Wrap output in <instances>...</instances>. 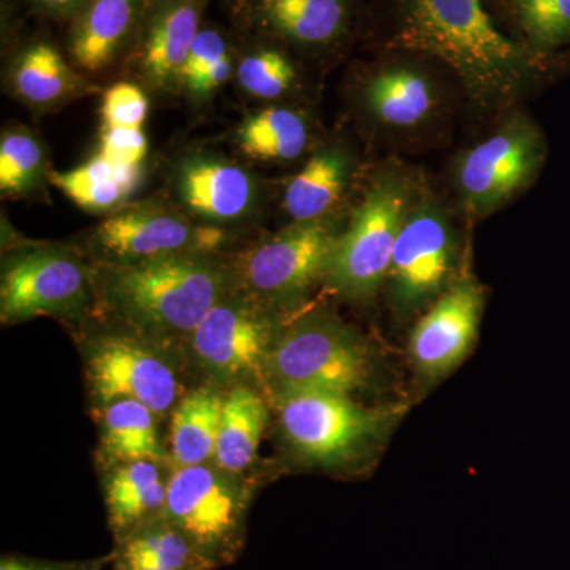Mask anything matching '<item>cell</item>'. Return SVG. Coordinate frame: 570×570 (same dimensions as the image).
Wrapping results in <instances>:
<instances>
[{
	"instance_id": "7c38bea8",
	"label": "cell",
	"mask_w": 570,
	"mask_h": 570,
	"mask_svg": "<svg viewBox=\"0 0 570 570\" xmlns=\"http://www.w3.org/2000/svg\"><path fill=\"white\" fill-rule=\"evenodd\" d=\"M209 0H146L129 55L138 77L157 91L181 88V70L204 26Z\"/></svg>"
},
{
	"instance_id": "8fae6325",
	"label": "cell",
	"mask_w": 570,
	"mask_h": 570,
	"mask_svg": "<svg viewBox=\"0 0 570 570\" xmlns=\"http://www.w3.org/2000/svg\"><path fill=\"white\" fill-rule=\"evenodd\" d=\"M272 341V324L261 307L228 294L190 333L195 355L220 379L246 377L266 367Z\"/></svg>"
},
{
	"instance_id": "7402d4cb",
	"label": "cell",
	"mask_w": 570,
	"mask_h": 570,
	"mask_svg": "<svg viewBox=\"0 0 570 570\" xmlns=\"http://www.w3.org/2000/svg\"><path fill=\"white\" fill-rule=\"evenodd\" d=\"M140 178V167L115 163L102 153L73 170L51 175L52 184L70 200L92 213L118 209L135 193Z\"/></svg>"
},
{
	"instance_id": "f546056e",
	"label": "cell",
	"mask_w": 570,
	"mask_h": 570,
	"mask_svg": "<svg viewBox=\"0 0 570 570\" xmlns=\"http://www.w3.org/2000/svg\"><path fill=\"white\" fill-rule=\"evenodd\" d=\"M43 170V148L32 134L13 130L0 141V189L3 194L29 193Z\"/></svg>"
},
{
	"instance_id": "d6986e66",
	"label": "cell",
	"mask_w": 570,
	"mask_h": 570,
	"mask_svg": "<svg viewBox=\"0 0 570 570\" xmlns=\"http://www.w3.org/2000/svg\"><path fill=\"white\" fill-rule=\"evenodd\" d=\"M10 82L18 97L36 107L58 105L91 88L43 37L20 45L11 61Z\"/></svg>"
},
{
	"instance_id": "30bf717a",
	"label": "cell",
	"mask_w": 570,
	"mask_h": 570,
	"mask_svg": "<svg viewBox=\"0 0 570 570\" xmlns=\"http://www.w3.org/2000/svg\"><path fill=\"white\" fill-rule=\"evenodd\" d=\"M337 236L322 223L298 224L255 246L243 276L255 294L287 299L303 294L328 272Z\"/></svg>"
},
{
	"instance_id": "e0dca14e",
	"label": "cell",
	"mask_w": 570,
	"mask_h": 570,
	"mask_svg": "<svg viewBox=\"0 0 570 570\" xmlns=\"http://www.w3.org/2000/svg\"><path fill=\"white\" fill-rule=\"evenodd\" d=\"M146 0H89L69 22L67 51L82 71L110 69L129 58Z\"/></svg>"
},
{
	"instance_id": "4316f807",
	"label": "cell",
	"mask_w": 570,
	"mask_h": 570,
	"mask_svg": "<svg viewBox=\"0 0 570 570\" xmlns=\"http://www.w3.org/2000/svg\"><path fill=\"white\" fill-rule=\"evenodd\" d=\"M238 145L253 159H295L307 145L305 118L288 108H266L242 124Z\"/></svg>"
},
{
	"instance_id": "5bb4252c",
	"label": "cell",
	"mask_w": 570,
	"mask_h": 570,
	"mask_svg": "<svg viewBox=\"0 0 570 570\" xmlns=\"http://www.w3.org/2000/svg\"><path fill=\"white\" fill-rule=\"evenodd\" d=\"M89 381L105 403L135 400L164 414L178 397V381L159 356L134 341L107 340L89 358Z\"/></svg>"
},
{
	"instance_id": "cb8c5ba5",
	"label": "cell",
	"mask_w": 570,
	"mask_h": 570,
	"mask_svg": "<svg viewBox=\"0 0 570 570\" xmlns=\"http://www.w3.org/2000/svg\"><path fill=\"white\" fill-rule=\"evenodd\" d=\"M347 160L340 149H322L288 181L284 208L296 224L317 223L340 200Z\"/></svg>"
},
{
	"instance_id": "6da1fadb",
	"label": "cell",
	"mask_w": 570,
	"mask_h": 570,
	"mask_svg": "<svg viewBox=\"0 0 570 570\" xmlns=\"http://www.w3.org/2000/svg\"><path fill=\"white\" fill-rule=\"evenodd\" d=\"M393 43L444 62L485 104L515 92L535 67L530 52L498 31L480 0H400Z\"/></svg>"
},
{
	"instance_id": "ac0fdd59",
	"label": "cell",
	"mask_w": 570,
	"mask_h": 570,
	"mask_svg": "<svg viewBox=\"0 0 570 570\" xmlns=\"http://www.w3.org/2000/svg\"><path fill=\"white\" fill-rule=\"evenodd\" d=\"M178 194L190 213L213 223H228L253 208V176L216 157H194L178 171Z\"/></svg>"
},
{
	"instance_id": "9c48e42d",
	"label": "cell",
	"mask_w": 570,
	"mask_h": 570,
	"mask_svg": "<svg viewBox=\"0 0 570 570\" xmlns=\"http://www.w3.org/2000/svg\"><path fill=\"white\" fill-rule=\"evenodd\" d=\"M88 295V277L73 255L36 249L9 258L0 284L3 322H21L80 307Z\"/></svg>"
},
{
	"instance_id": "8d00e7d4",
	"label": "cell",
	"mask_w": 570,
	"mask_h": 570,
	"mask_svg": "<svg viewBox=\"0 0 570 570\" xmlns=\"http://www.w3.org/2000/svg\"><path fill=\"white\" fill-rule=\"evenodd\" d=\"M108 570H119V569H118V568H116V566H115V564H112V566H111V568H110V569H108Z\"/></svg>"
},
{
	"instance_id": "9a60e30c",
	"label": "cell",
	"mask_w": 570,
	"mask_h": 570,
	"mask_svg": "<svg viewBox=\"0 0 570 570\" xmlns=\"http://www.w3.org/2000/svg\"><path fill=\"white\" fill-rule=\"evenodd\" d=\"M453 239L438 209L407 213L393 249L390 276L397 298L415 305L441 291L452 268Z\"/></svg>"
},
{
	"instance_id": "1f68e13d",
	"label": "cell",
	"mask_w": 570,
	"mask_h": 570,
	"mask_svg": "<svg viewBox=\"0 0 570 570\" xmlns=\"http://www.w3.org/2000/svg\"><path fill=\"white\" fill-rule=\"evenodd\" d=\"M234 55L230 41L220 29L214 26H202L193 47L187 52L186 62L181 70V88L189 91L190 88L214 69L223 59Z\"/></svg>"
},
{
	"instance_id": "83f0119b",
	"label": "cell",
	"mask_w": 570,
	"mask_h": 570,
	"mask_svg": "<svg viewBox=\"0 0 570 570\" xmlns=\"http://www.w3.org/2000/svg\"><path fill=\"white\" fill-rule=\"evenodd\" d=\"M154 412L135 400H116L104 412L105 449L124 461L160 460Z\"/></svg>"
},
{
	"instance_id": "ffe728a7",
	"label": "cell",
	"mask_w": 570,
	"mask_h": 570,
	"mask_svg": "<svg viewBox=\"0 0 570 570\" xmlns=\"http://www.w3.org/2000/svg\"><path fill=\"white\" fill-rule=\"evenodd\" d=\"M167 485L153 460L127 461L107 485V512L119 542L145 524L163 519Z\"/></svg>"
},
{
	"instance_id": "4dcf8cb0",
	"label": "cell",
	"mask_w": 570,
	"mask_h": 570,
	"mask_svg": "<svg viewBox=\"0 0 570 570\" xmlns=\"http://www.w3.org/2000/svg\"><path fill=\"white\" fill-rule=\"evenodd\" d=\"M530 39L553 48L570 41V0H513Z\"/></svg>"
},
{
	"instance_id": "8992f818",
	"label": "cell",
	"mask_w": 570,
	"mask_h": 570,
	"mask_svg": "<svg viewBox=\"0 0 570 570\" xmlns=\"http://www.w3.org/2000/svg\"><path fill=\"white\" fill-rule=\"evenodd\" d=\"M387 415L358 406L348 395L333 392H285L281 425L302 455L336 463L354 455L376 436Z\"/></svg>"
},
{
	"instance_id": "d590c367",
	"label": "cell",
	"mask_w": 570,
	"mask_h": 570,
	"mask_svg": "<svg viewBox=\"0 0 570 570\" xmlns=\"http://www.w3.org/2000/svg\"><path fill=\"white\" fill-rule=\"evenodd\" d=\"M104 562H48L22 557H2L0 570H102Z\"/></svg>"
},
{
	"instance_id": "e575fe53",
	"label": "cell",
	"mask_w": 570,
	"mask_h": 570,
	"mask_svg": "<svg viewBox=\"0 0 570 570\" xmlns=\"http://www.w3.org/2000/svg\"><path fill=\"white\" fill-rule=\"evenodd\" d=\"M89 0H26L29 11L45 20L70 22Z\"/></svg>"
},
{
	"instance_id": "ba28073f",
	"label": "cell",
	"mask_w": 570,
	"mask_h": 570,
	"mask_svg": "<svg viewBox=\"0 0 570 570\" xmlns=\"http://www.w3.org/2000/svg\"><path fill=\"white\" fill-rule=\"evenodd\" d=\"M225 239L220 228L198 227L184 214L165 205L140 204L119 209L94 234V243L121 265L212 253Z\"/></svg>"
},
{
	"instance_id": "484cf974",
	"label": "cell",
	"mask_w": 570,
	"mask_h": 570,
	"mask_svg": "<svg viewBox=\"0 0 570 570\" xmlns=\"http://www.w3.org/2000/svg\"><path fill=\"white\" fill-rule=\"evenodd\" d=\"M224 400L209 389L195 390L178 404L171 423V448L179 468L214 459Z\"/></svg>"
},
{
	"instance_id": "277c9868",
	"label": "cell",
	"mask_w": 570,
	"mask_h": 570,
	"mask_svg": "<svg viewBox=\"0 0 570 570\" xmlns=\"http://www.w3.org/2000/svg\"><path fill=\"white\" fill-rule=\"evenodd\" d=\"M266 367L285 392H333L348 395L370 377V356L362 341L347 328L313 318L281 337Z\"/></svg>"
},
{
	"instance_id": "52a82bcc",
	"label": "cell",
	"mask_w": 570,
	"mask_h": 570,
	"mask_svg": "<svg viewBox=\"0 0 570 570\" xmlns=\"http://www.w3.org/2000/svg\"><path fill=\"white\" fill-rule=\"evenodd\" d=\"M546 142L532 124L517 119L464 154L459 186L472 213L483 216L523 189L542 167Z\"/></svg>"
},
{
	"instance_id": "d6a6232c",
	"label": "cell",
	"mask_w": 570,
	"mask_h": 570,
	"mask_svg": "<svg viewBox=\"0 0 570 570\" xmlns=\"http://www.w3.org/2000/svg\"><path fill=\"white\" fill-rule=\"evenodd\" d=\"M149 112V100L135 82H116L104 97L105 127L141 129Z\"/></svg>"
},
{
	"instance_id": "836d02e7",
	"label": "cell",
	"mask_w": 570,
	"mask_h": 570,
	"mask_svg": "<svg viewBox=\"0 0 570 570\" xmlns=\"http://www.w3.org/2000/svg\"><path fill=\"white\" fill-rule=\"evenodd\" d=\"M100 153L115 163L140 167L148 154V138L141 129L105 127Z\"/></svg>"
},
{
	"instance_id": "4fadbf2b",
	"label": "cell",
	"mask_w": 570,
	"mask_h": 570,
	"mask_svg": "<svg viewBox=\"0 0 570 570\" xmlns=\"http://www.w3.org/2000/svg\"><path fill=\"white\" fill-rule=\"evenodd\" d=\"M242 31L303 50H330L346 39L352 0H232Z\"/></svg>"
},
{
	"instance_id": "5b68a950",
	"label": "cell",
	"mask_w": 570,
	"mask_h": 570,
	"mask_svg": "<svg viewBox=\"0 0 570 570\" xmlns=\"http://www.w3.org/2000/svg\"><path fill=\"white\" fill-rule=\"evenodd\" d=\"M406 206V190L401 184L385 179L371 187L333 247L326 276L337 291L362 298L381 287L392 266Z\"/></svg>"
},
{
	"instance_id": "7a4b0ae2",
	"label": "cell",
	"mask_w": 570,
	"mask_h": 570,
	"mask_svg": "<svg viewBox=\"0 0 570 570\" xmlns=\"http://www.w3.org/2000/svg\"><path fill=\"white\" fill-rule=\"evenodd\" d=\"M107 292L135 325L163 335H190L227 295V279L198 255H170L119 266Z\"/></svg>"
},
{
	"instance_id": "3957f363",
	"label": "cell",
	"mask_w": 570,
	"mask_h": 570,
	"mask_svg": "<svg viewBox=\"0 0 570 570\" xmlns=\"http://www.w3.org/2000/svg\"><path fill=\"white\" fill-rule=\"evenodd\" d=\"M224 469L179 468L167 483L164 519L193 542L209 568L234 562L246 535L247 493Z\"/></svg>"
},
{
	"instance_id": "2e32d148",
	"label": "cell",
	"mask_w": 570,
	"mask_h": 570,
	"mask_svg": "<svg viewBox=\"0 0 570 570\" xmlns=\"http://www.w3.org/2000/svg\"><path fill=\"white\" fill-rule=\"evenodd\" d=\"M482 306L479 288L461 283L420 318L411 336V355L425 376H444L466 356L478 335Z\"/></svg>"
},
{
	"instance_id": "f1b7e54d",
	"label": "cell",
	"mask_w": 570,
	"mask_h": 570,
	"mask_svg": "<svg viewBox=\"0 0 570 570\" xmlns=\"http://www.w3.org/2000/svg\"><path fill=\"white\" fill-rule=\"evenodd\" d=\"M247 33V32H245ZM239 56L236 78L250 96L258 99H277L292 88L296 80L295 63L281 48L279 41L255 36Z\"/></svg>"
},
{
	"instance_id": "603a6c76",
	"label": "cell",
	"mask_w": 570,
	"mask_h": 570,
	"mask_svg": "<svg viewBox=\"0 0 570 570\" xmlns=\"http://www.w3.org/2000/svg\"><path fill=\"white\" fill-rule=\"evenodd\" d=\"M268 411L264 400L246 385L225 397L214 460L225 472H239L253 463L264 434Z\"/></svg>"
},
{
	"instance_id": "44dd1931",
	"label": "cell",
	"mask_w": 570,
	"mask_h": 570,
	"mask_svg": "<svg viewBox=\"0 0 570 570\" xmlns=\"http://www.w3.org/2000/svg\"><path fill=\"white\" fill-rule=\"evenodd\" d=\"M112 558L119 570H213L184 532L164 517L119 542Z\"/></svg>"
},
{
	"instance_id": "d4e9b609",
	"label": "cell",
	"mask_w": 570,
	"mask_h": 570,
	"mask_svg": "<svg viewBox=\"0 0 570 570\" xmlns=\"http://www.w3.org/2000/svg\"><path fill=\"white\" fill-rule=\"evenodd\" d=\"M366 104L387 126L415 127L433 110V86L417 70L393 67L379 71L367 82Z\"/></svg>"
}]
</instances>
